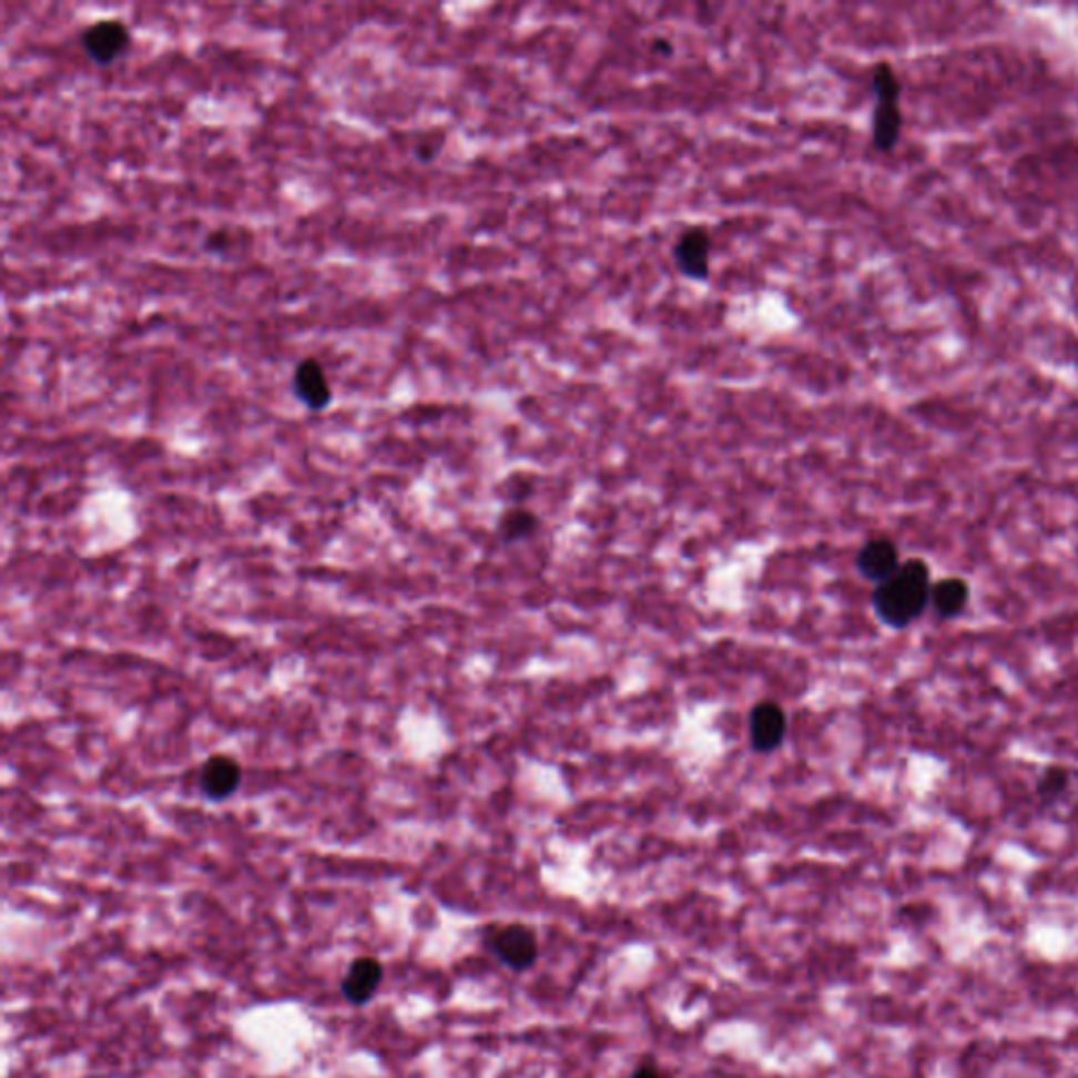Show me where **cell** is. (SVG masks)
Masks as SVG:
<instances>
[{
    "mask_svg": "<svg viewBox=\"0 0 1078 1078\" xmlns=\"http://www.w3.org/2000/svg\"><path fill=\"white\" fill-rule=\"evenodd\" d=\"M674 266L684 278L704 283L710 278V260H712V234L705 226H689L683 230L672 247Z\"/></svg>",
    "mask_w": 1078,
    "mask_h": 1078,
    "instance_id": "4",
    "label": "cell"
},
{
    "mask_svg": "<svg viewBox=\"0 0 1078 1078\" xmlns=\"http://www.w3.org/2000/svg\"><path fill=\"white\" fill-rule=\"evenodd\" d=\"M536 525H538L536 515H531L527 510H510L501 519L499 533L506 541H520V539L529 538L536 531Z\"/></svg>",
    "mask_w": 1078,
    "mask_h": 1078,
    "instance_id": "12",
    "label": "cell"
},
{
    "mask_svg": "<svg viewBox=\"0 0 1078 1078\" xmlns=\"http://www.w3.org/2000/svg\"><path fill=\"white\" fill-rule=\"evenodd\" d=\"M1070 773L1064 767H1049L1038 780L1037 794L1043 803H1054L1068 790Z\"/></svg>",
    "mask_w": 1078,
    "mask_h": 1078,
    "instance_id": "13",
    "label": "cell"
},
{
    "mask_svg": "<svg viewBox=\"0 0 1078 1078\" xmlns=\"http://www.w3.org/2000/svg\"><path fill=\"white\" fill-rule=\"evenodd\" d=\"M630 1078H668V1077H665V1072H662V1070H660V1068H658L655 1064H651V1061H649V1064H641V1066H639V1068H637V1070L632 1072V1077Z\"/></svg>",
    "mask_w": 1078,
    "mask_h": 1078,
    "instance_id": "16",
    "label": "cell"
},
{
    "mask_svg": "<svg viewBox=\"0 0 1078 1078\" xmlns=\"http://www.w3.org/2000/svg\"><path fill=\"white\" fill-rule=\"evenodd\" d=\"M443 140H445V138H443ZM443 140H438V138H435V135H430V138L426 135V138H424L419 144L415 145V156H417V161H421V163H433V161L436 159V154H438V150H440Z\"/></svg>",
    "mask_w": 1078,
    "mask_h": 1078,
    "instance_id": "14",
    "label": "cell"
},
{
    "mask_svg": "<svg viewBox=\"0 0 1078 1078\" xmlns=\"http://www.w3.org/2000/svg\"><path fill=\"white\" fill-rule=\"evenodd\" d=\"M485 946L512 972H527L539 956L538 935L522 923L494 925L485 932Z\"/></svg>",
    "mask_w": 1078,
    "mask_h": 1078,
    "instance_id": "3",
    "label": "cell"
},
{
    "mask_svg": "<svg viewBox=\"0 0 1078 1078\" xmlns=\"http://www.w3.org/2000/svg\"><path fill=\"white\" fill-rule=\"evenodd\" d=\"M932 586V571L925 560H904L892 580L874 588L872 609L887 628L906 630L927 611Z\"/></svg>",
    "mask_w": 1078,
    "mask_h": 1078,
    "instance_id": "1",
    "label": "cell"
},
{
    "mask_svg": "<svg viewBox=\"0 0 1078 1078\" xmlns=\"http://www.w3.org/2000/svg\"><path fill=\"white\" fill-rule=\"evenodd\" d=\"M382 979H384L382 963L374 956H360L350 963L339 990L350 1005L360 1007L374 998Z\"/></svg>",
    "mask_w": 1078,
    "mask_h": 1078,
    "instance_id": "8",
    "label": "cell"
},
{
    "mask_svg": "<svg viewBox=\"0 0 1078 1078\" xmlns=\"http://www.w3.org/2000/svg\"><path fill=\"white\" fill-rule=\"evenodd\" d=\"M789 721L784 710L773 702L756 705L750 714V740L759 752H771L786 738Z\"/></svg>",
    "mask_w": 1078,
    "mask_h": 1078,
    "instance_id": "9",
    "label": "cell"
},
{
    "mask_svg": "<svg viewBox=\"0 0 1078 1078\" xmlns=\"http://www.w3.org/2000/svg\"><path fill=\"white\" fill-rule=\"evenodd\" d=\"M241 780H243L241 765L228 754H215L203 765L201 790L211 801H226L238 790Z\"/></svg>",
    "mask_w": 1078,
    "mask_h": 1078,
    "instance_id": "10",
    "label": "cell"
},
{
    "mask_svg": "<svg viewBox=\"0 0 1078 1078\" xmlns=\"http://www.w3.org/2000/svg\"><path fill=\"white\" fill-rule=\"evenodd\" d=\"M902 557L895 546V541L889 538H874L866 541L857 555V571L866 581H872L874 586H881L887 580H892L902 567Z\"/></svg>",
    "mask_w": 1078,
    "mask_h": 1078,
    "instance_id": "7",
    "label": "cell"
},
{
    "mask_svg": "<svg viewBox=\"0 0 1078 1078\" xmlns=\"http://www.w3.org/2000/svg\"><path fill=\"white\" fill-rule=\"evenodd\" d=\"M84 53L98 65H110L121 60L131 47V32L121 20H100L83 32Z\"/></svg>",
    "mask_w": 1078,
    "mask_h": 1078,
    "instance_id": "5",
    "label": "cell"
},
{
    "mask_svg": "<svg viewBox=\"0 0 1078 1078\" xmlns=\"http://www.w3.org/2000/svg\"><path fill=\"white\" fill-rule=\"evenodd\" d=\"M972 601V588L963 578H944L932 586V607L935 616L944 622L960 618Z\"/></svg>",
    "mask_w": 1078,
    "mask_h": 1078,
    "instance_id": "11",
    "label": "cell"
},
{
    "mask_svg": "<svg viewBox=\"0 0 1078 1078\" xmlns=\"http://www.w3.org/2000/svg\"><path fill=\"white\" fill-rule=\"evenodd\" d=\"M293 393L311 411H325L332 405V384L316 358H304L293 372Z\"/></svg>",
    "mask_w": 1078,
    "mask_h": 1078,
    "instance_id": "6",
    "label": "cell"
},
{
    "mask_svg": "<svg viewBox=\"0 0 1078 1078\" xmlns=\"http://www.w3.org/2000/svg\"><path fill=\"white\" fill-rule=\"evenodd\" d=\"M655 49H660V51H658L660 55H668V58L672 55V47H670V42L655 41Z\"/></svg>",
    "mask_w": 1078,
    "mask_h": 1078,
    "instance_id": "17",
    "label": "cell"
},
{
    "mask_svg": "<svg viewBox=\"0 0 1078 1078\" xmlns=\"http://www.w3.org/2000/svg\"><path fill=\"white\" fill-rule=\"evenodd\" d=\"M232 247V236L226 230H215L211 232L205 241V250L213 251V253H224Z\"/></svg>",
    "mask_w": 1078,
    "mask_h": 1078,
    "instance_id": "15",
    "label": "cell"
},
{
    "mask_svg": "<svg viewBox=\"0 0 1078 1078\" xmlns=\"http://www.w3.org/2000/svg\"><path fill=\"white\" fill-rule=\"evenodd\" d=\"M874 93L876 108L872 121V140L881 152H889L899 140L902 112H899V83L889 63H878L874 68Z\"/></svg>",
    "mask_w": 1078,
    "mask_h": 1078,
    "instance_id": "2",
    "label": "cell"
}]
</instances>
